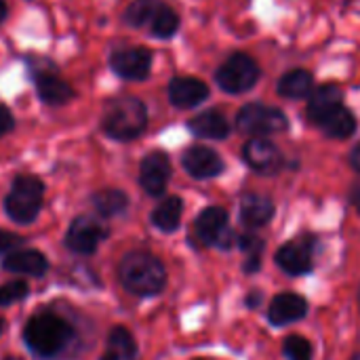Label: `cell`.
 <instances>
[{"instance_id":"cell-6","label":"cell","mask_w":360,"mask_h":360,"mask_svg":"<svg viewBox=\"0 0 360 360\" xmlns=\"http://www.w3.org/2000/svg\"><path fill=\"white\" fill-rule=\"evenodd\" d=\"M236 127L240 133L253 137H266L274 133H283L289 129V120L283 110L264 105V103H247L240 108L236 116Z\"/></svg>"},{"instance_id":"cell-28","label":"cell","mask_w":360,"mask_h":360,"mask_svg":"<svg viewBox=\"0 0 360 360\" xmlns=\"http://www.w3.org/2000/svg\"><path fill=\"white\" fill-rule=\"evenodd\" d=\"M177 30H179V15L169 4H162L160 11L156 13V17L152 19V23H150L152 36L167 40V38L175 36Z\"/></svg>"},{"instance_id":"cell-30","label":"cell","mask_w":360,"mask_h":360,"mask_svg":"<svg viewBox=\"0 0 360 360\" xmlns=\"http://www.w3.org/2000/svg\"><path fill=\"white\" fill-rule=\"evenodd\" d=\"M27 295V285L23 281H13L0 287V306H8L15 304L19 300H23Z\"/></svg>"},{"instance_id":"cell-3","label":"cell","mask_w":360,"mask_h":360,"mask_svg":"<svg viewBox=\"0 0 360 360\" xmlns=\"http://www.w3.org/2000/svg\"><path fill=\"white\" fill-rule=\"evenodd\" d=\"M148 127V110L137 97L114 99L103 116V131L118 141H131L139 137Z\"/></svg>"},{"instance_id":"cell-23","label":"cell","mask_w":360,"mask_h":360,"mask_svg":"<svg viewBox=\"0 0 360 360\" xmlns=\"http://www.w3.org/2000/svg\"><path fill=\"white\" fill-rule=\"evenodd\" d=\"M137 354V346L133 335L124 327H114L108 338L105 354L99 360H133Z\"/></svg>"},{"instance_id":"cell-22","label":"cell","mask_w":360,"mask_h":360,"mask_svg":"<svg viewBox=\"0 0 360 360\" xmlns=\"http://www.w3.org/2000/svg\"><path fill=\"white\" fill-rule=\"evenodd\" d=\"M184 213V202L179 196H169L165 198L152 213V224L162 230V232H175L179 228Z\"/></svg>"},{"instance_id":"cell-4","label":"cell","mask_w":360,"mask_h":360,"mask_svg":"<svg viewBox=\"0 0 360 360\" xmlns=\"http://www.w3.org/2000/svg\"><path fill=\"white\" fill-rule=\"evenodd\" d=\"M42 194H44V186L38 177L32 175L17 177L4 200L8 217L17 224H32L38 217Z\"/></svg>"},{"instance_id":"cell-36","label":"cell","mask_w":360,"mask_h":360,"mask_svg":"<svg viewBox=\"0 0 360 360\" xmlns=\"http://www.w3.org/2000/svg\"><path fill=\"white\" fill-rule=\"evenodd\" d=\"M6 17V2L4 0H0V23H2V19Z\"/></svg>"},{"instance_id":"cell-25","label":"cell","mask_w":360,"mask_h":360,"mask_svg":"<svg viewBox=\"0 0 360 360\" xmlns=\"http://www.w3.org/2000/svg\"><path fill=\"white\" fill-rule=\"evenodd\" d=\"M127 205H129V198L120 190H101L93 196V207L103 217L120 215L127 209Z\"/></svg>"},{"instance_id":"cell-27","label":"cell","mask_w":360,"mask_h":360,"mask_svg":"<svg viewBox=\"0 0 360 360\" xmlns=\"http://www.w3.org/2000/svg\"><path fill=\"white\" fill-rule=\"evenodd\" d=\"M238 247L245 255V264L243 270L247 274H255L262 268V255H264V240L253 236V234H245L238 238Z\"/></svg>"},{"instance_id":"cell-2","label":"cell","mask_w":360,"mask_h":360,"mask_svg":"<svg viewBox=\"0 0 360 360\" xmlns=\"http://www.w3.org/2000/svg\"><path fill=\"white\" fill-rule=\"evenodd\" d=\"M118 276L124 289L139 297L158 295L167 285V272L158 257L146 251H133L122 257Z\"/></svg>"},{"instance_id":"cell-33","label":"cell","mask_w":360,"mask_h":360,"mask_svg":"<svg viewBox=\"0 0 360 360\" xmlns=\"http://www.w3.org/2000/svg\"><path fill=\"white\" fill-rule=\"evenodd\" d=\"M350 165L354 167V171H359L360 173V143H356V148H354L352 154H350Z\"/></svg>"},{"instance_id":"cell-18","label":"cell","mask_w":360,"mask_h":360,"mask_svg":"<svg viewBox=\"0 0 360 360\" xmlns=\"http://www.w3.org/2000/svg\"><path fill=\"white\" fill-rule=\"evenodd\" d=\"M274 217V202L268 196L245 194L240 200V224L247 228H264Z\"/></svg>"},{"instance_id":"cell-13","label":"cell","mask_w":360,"mask_h":360,"mask_svg":"<svg viewBox=\"0 0 360 360\" xmlns=\"http://www.w3.org/2000/svg\"><path fill=\"white\" fill-rule=\"evenodd\" d=\"M181 165L186 169L188 175H192L194 179H211L217 177L224 171V160L221 156L207 148V146H192L184 152L181 156Z\"/></svg>"},{"instance_id":"cell-1","label":"cell","mask_w":360,"mask_h":360,"mask_svg":"<svg viewBox=\"0 0 360 360\" xmlns=\"http://www.w3.org/2000/svg\"><path fill=\"white\" fill-rule=\"evenodd\" d=\"M23 340L36 356L55 359L72 346L74 329L55 312H38L25 323Z\"/></svg>"},{"instance_id":"cell-16","label":"cell","mask_w":360,"mask_h":360,"mask_svg":"<svg viewBox=\"0 0 360 360\" xmlns=\"http://www.w3.org/2000/svg\"><path fill=\"white\" fill-rule=\"evenodd\" d=\"M344 105V91L338 84H325L312 91L308 103V116L314 124H321L327 116Z\"/></svg>"},{"instance_id":"cell-35","label":"cell","mask_w":360,"mask_h":360,"mask_svg":"<svg viewBox=\"0 0 360 360\" xmlns=\"http://www.w3.org/2000/svg\"><path fill=\"white\" fill-rule=\"evenodd\" d=\"M257 302H262V295H259V293H257V291H253V293H251V297H249V300H247V304H249V306H251V308H253V306H255V304H257Z\"/></svg>"},{"instance_id":"cell-10","label":"cell","mask_w":360,"mask_h":360,"mask_svg":"<svg viewBox=\"0 0 360 360\" xmlns=\"http://www.w3.org/2000/svg\"><path fill=\"white\" fill-rule=\"evenodd\" d=\"M245 162L259 175H276L283 169L281 150L266 137H253L243 148Z\"/></svg>"},{"instance_id":"cell-19","label":"cell","mask_w":360,"mask_h":360,"mask_svg":"<svg viewBox=\"0 0 360 360\" xmlns=\"http://www.w3.org/2000/svg\"><path fill=\"white\" fill-rule=\"evenodd\" d=\"M188 129L202 139H226L230 135V122L219 110H207L188 122Z\"/></svg>"},{"instance_id":"cell-14","label":"cell","mask_w":360,"mask_h":360,"mask_svg":"<svg viewBox=\"0 0 360 360\" xmlns=\"http://www.w3.org/2000/svg\"><path fill=\"white\" fill-rule=\"evenodd\" d=\"M209 97V86L200 78L177 76L169 82V99L175 108H194Z\"/></svg>"},{"instance_id":"cell-7","label":"cell","mask_w":360,"mask_h":360,"mask_svg":"<svg viewBox=\"0 0 360 360\" xmlns=\"http://www.w3.org/2000/svg\"><path fill=\"white\" fill-rule=\"evenodd\" d=\"M196 238L202 245L219 247V249H230L234 243V232L228 226V213L221 207H207L194 224Z\"/></svg>"},{"instance_id":"cell-5","label":"cell","mask_w":360,"mask_h":360,"mask_svg":"<svg viewBox=\"0 0 360 360\" xmlns=\"http://www.w3.org/2000/svg\"><path fill=\"white\" fill-rule=\"evenodd\" d=\"M259 76H262V70L251 55L234 53L219 65L215 74V82L219 84L221 91L240 95V93L251 91L257 84Z\"/></svg>"},{"instance_id":"cell-9","label":"cell","mask_w":360,"mask_h":360,"mask_svg":"<svg viewBox=\"0 0 360 360\" xmlns=\"http://www.w3.org/2000/svg\"><path fill=\"white\" fill-rule=\"evenodd\" d=\"M105 236H108L105 226H101L95 217L82 215L72 221V226L65 234V245L74 253L89 255V253H95V249L99 247V243Z\"/></svg>"},{"instance_id":"cell-29","label":"cell","mask_w":360,"mask_h":360,"mask_svg":"<svg viewBox=\"0 0 360 360\" xmlns=\"http://www.w3.org/2000/svg\"><path fill=\"white\" fill-rule=\"evenodd\" d=\"M283 350H285V356L289 360H312V354H314L312 344L302 335H289L285 340Z\"/></svg>"},{"instance_id":"cell-20","label":"cell","mask_w":360,"mask_h":360,"mask_svg":"<svg viewBox=\"0 0 360 360\" xmlns=\"http://www.w3.org/2000/svg\"><path fill=\"white\" fill-rule=\"evenodd\" d=\"M2 266L6 272L25 274V276H42L49 270V262L44 259V255L34 249H21L6 255Z\"/></svg>"},{"instance_id":"cell-34","label":"cell","mask_w":360,"mask_h":360,"mask_svg":"<svg viewBox=\"0 0 360 360\" xmlns=\"http://www.w3.org/2000/svg\"><path fill=\"white\" fill-rule=\"evenodd\" d=\"M350 200L354 205V209L360 213V186H354L352 188V194H350Z\"/></svg>"},{"instance_id":"cell-38","label":"cell","mask_w":360,"mask_h":360,"mask_svg":"<svg viewBox=\"0 0 360 360\" xmlns=\"http://www.w3.org/2000/svg\"><path fill=\"white\" fill-rule=\"evenodd\" d=\"M4 360H19V359H4Z\"/></svg>"},{"instance_id":"cell-31","label":"cell","mask_w":360,"mask_h":360,"mask_svg":"<svg viewBox=\"0 0 360 360\" xmlns=\"http://www.w3.org/2000/svg\"><path fill=\"white\" fill-rule=\"evenodd\" d=\"M19 243H21V238H19L17 234H11V232L0 230V253H4V251H8V249L17 247Z\"/></svg>"},{"instance_id":"cell-32","label":"cell","mask_w":360,"mask_h":360,"mask_svg":"<svg viewBox=\"0 0 360 360\" xmlns=\"http://www.w3.org/2000/svg\"><path fill=\"white\" fill-rule=\"evenodd\" d=\"M13 124H15V120H13L11 112L0 103V137H2L4 133H8V131L13 129Z\"/></svg>"},{"instance_id":"cell-26","label":"cell","mask_w":360,"mask_h":360,"mask_svg":"<svg viewBox=\"0 0 360 360\" xmlns=\"http://www.w3.org/2000/svg\"><path fill=\"white\" fill-rule=\"evenodd\" d=\"M162 4H165L162 0H135L129 4V8L124 13V21L133 27L150 25Z\"/></svg>"},{"instance_id":"cell-11","label":"cell","mask_w":360,"mask_h":360,"mask_svg":"<svg viewBox=\"0 0 360 360\" xmlns=\"http://www.w3.org/2000/svg\"><path fill=\"white\" fill-rule=\"evenodd\" d=\"M276 264L289 276H302L312 272V240L310 238H295L283 245L276 251Z\"/></svg>"},{"instance_id":"cell-24","label":"cell","mask_w":360,"mask_h":360,"mask_svg":"<svg viewBox=\"0 0 360 360\" xmlns=\"http://www.w3.org/2000/svg\"><path fill=\"white\" fill-rule=\"evenodd\" d=\"M319 127L325 131V135H329L333 139H348L356 131V118L346 105H342L331 116H327Z\"/></svg>"},{"instance_id":"cell-39","label":"cell","mask_w":360,"mask_h":360,"mask_svg":"<svg viewBox=\"0 0 360 360\" xmlns=\"http://www.w3.org/2000/svg\"><path fill=\"white\" fill-rule=\"evenodd\" d=\"M359 297H360V295H359Z\"/></svg>"},{"instance_id":"cell-8","label":"cell","mask_w":360,"mask_h":360,"mask_svg":"<svg viewBox=\"0 0 360 360\" xmlns=\"http://www.w3.org/2000/svg\"><path fill=\"white\" fill-rule=\"evenodd\" d=\"M110 65L124 80H146L152 70V53L146 46L118 49L112 53Z\"/></svg>"},{"instance_id":"cell-17","label":"cell","mask_w":360,"mask_h":360,"mask_svg":"<svg viewBox=\"0 0 360 360\" xmlns=\"http://www.w3.org/2000/svg\"><path fill=\"white\" fill-rule=\"evenodd\" d=\"M36 93L49 105H61L74 97V89L53 70L36 72Z\"/></svg>"},{"instance_id":"cell-15","label":"cell","mask_w":360,"mask_h":360,"mask_svg":"<svg viewBox=\"0 0 360 360\" xmlns=\"http://www.w3.org/2000/svg\"><path fill=\"white\" fill-rule=\"evenodd\" d=\"M308 302L297 293H281L272 300L268 319L274 327H285L291 323H297L306 316Z\"/></svg>"},{"instance_id":"cell-21","label":"cell","mask_w":360,"mask_h":360,"mask_svg":"<svg viewBox=\"0 0 360 360\" xmlns=\"http://www.w3.org/2000/svg\"><path fill=\"white\" fill-rule=\"evenodd\" d=\"M276 89L285 99H306L314 91V78L308 70H291L278 80Z\"/></svg>"},{"instance_id":"cell-37","label":"cell","mask_w":360,"mask_h":360,"mask_svg":"<svg viewBox=\"0 0 360 360\" xmlns=\"http://www.w3.org/2000/svg\"><path fill=\"white\" fill-rule=\"evenodd\" d=\"M2 331H4V319H0V335H2Z\"/></svg>"},{"instance_id":"cell-12","label":"cell","mask_w":360,"mask_h":360,"mask_svg":"<svg viewBox=\"0 0 360 360\" xmlns=\"http://www.w3.org/2000/svg\"><path fill=\"white\" fill-rule=\"evenodd\" d=\"M171 179V160L165 152H150L141 160L139 184L150 196H160Z\"/></svg>"}]
</instances>
